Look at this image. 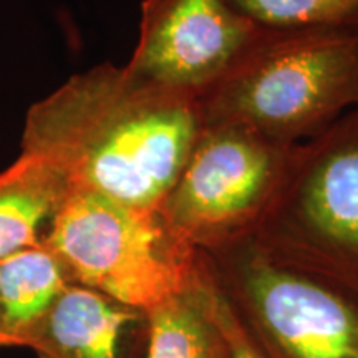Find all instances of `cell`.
Instances as JSON below:
<instances>
[{
  "label": "cell",
  "instance_id": "obj_5",
  "mask_svg": "<svg viewBox=\"0 0 358 358\" xmlns=\"http://www.w3.org/2000/svg\"><path fill=\"white\" fill-rule=\"evenodd\" d=\"M237 279L268 358H358L355 289L264 252H250Z\"/></svg>",
  "mask_w": 358,
  "mask_h": 358
},
{
  "label": "cell",
  "instance_id": "obj_14",
  "mask_svg": "<svg viewBox=\"0 0 358 358\" xmlns=\"http://www.w3.org/2000/svg\"><path fill=\"white\" fill-rule=\"evenodd\" d=\"M0 327H2V322H0Z\"/></svg>",
  "mask_w": 358,
  "mask_h": 358
},
{
  "label": "cell",
  "instance_id": "obj_4",
  "mask_svg": "<svg viewBox=\"0 0 358 358\" xmlns=\"http://www.w3.org/2000/svg\"><path fill=\"white\" fill-rule=\"evenodd\" d=\"M287 155L248 129L209 127L161 203V216L191 248L222 243L266 209Z\"/></svg>",
  "mask_w": 358,
  "mask_h": 358
},
{
  "label": "cell",
  "instance_id": "obj_11",
  "mask_svg": "<svg viewBox=\"0 0 358 358\" xmlns=\"http://www.w3.org/2000/svg\"><path fill=\"white\" fill-rule=\"evenodd\" d=\"M70 284L64 267L43 241L0 261V348L37 320Z\"/></svg>",
  "mask_w": 358,
  "mask_h": 358
},
{
  "label": "cell",
  "instance_id": "obj_1",
  "mask_svg": "<svg viewBox=\"0 0 358 358\" xmlns=\"http://www.w3.org/2000/svg\"><path fill=\"white\" fill-rule=\"evenodd\" d=\"M198 100L100 66L73 77L29 110L22 153L66 187L140 209H159L198 141Z\"/></svg>",
  "mask_w": 358,
  "mask_h": 358
},
{
  "label": "cell",
  "instance_id": "obj_3",
  "mask_svg": "<svg viewBox=\"0 0 358 358\" xmlns=\"http://www.w3.org/2000/svg\"><path fill=\"white\" fill-rule=\"evenodd\" d=\"M48 222L42 241L70 284L143 313L185 290L201 267L196 249L169 229L159 209L66 187Z\"/></svg>",
  "mask_w": 358,
  "mask_h": 358
},
{
  "label": "cell",
  "instance_id": "obj_8",
  "mask_svg": "<svg viewBox=\"0 0 358 358\" xmlns=\"http://www.w3.org/2000/svg\"><path fill=\"white\" fill-rule=\"evenodd\" d=\"M141 319L136 308L66 284L37 320L13 335L10 347L30 348L37 358H120L123 330Z\"/></svg>",
  "mask_w": 358,
  "mask_h": 358
},
{
  "label": "cell",
  "instance_id": "obj_13",
  "mask_svg": "<svg viewBox=\"0 0 358 358\" xmlns=\"http://www.w3.org/2000/svg\"><path fill=\"white\" fill-rule=\"evenodd\" d=\"M217 313L229 345L231 358H268L221 287L217 295Z\"/></svg>",
  "mask_w": 358,
  "mask_h": 358
},
{
  "label": "cell",
  "instance_id": "obj_15",
  "mask_svg": "<svg viewBox=\"0 0 358 358\" xmlns=\"http://www.w3.org/2000/svg\"><path fill=\"white\" fill-rule=\"evenodd\" d=\"M357 34H358V32H357Z\"/></svg>",
  "mask_w": 358,
  "mask_h": 358
},
{
  "label": "cell",
  "instance_id": "obj_2",
  "mask_svg": "<svg viewBox=\"0 0 358 358\" xmlns=\"http://www.w3.org/2000/svg\"><path fill=\"white\" fill-rule=\"evenodd\" d=\"M198 101L201 122L236 127L285 146L325 131L358 106V34L264 32Z\"/></svg>",
  "mask_w": 358,
  "mask_h": 358
},
{
  "label": "cell",
  "instance_id": "obj_9",
  "mask_svg": "<svg viewBox=\"0 0 358 358\" xmlns=\"http://www.w3.org/2000/svg\"><path fill=\"white\" fill-rule=\"evenodd\" d=\"M217 295L216 279L201 262L185 290L145 313L146 358H231Z\"/></svg>",
  "mask_w": 358,
  "mask_h": 358
},
{
  "label": "cell",
  "instance_id": "obj_10",
  "mask_svg": "<svg viewBox=\"0 0 358 358\" xmlns=\"http://www.w3.org/2000/svg\"><path fill=\"white\" fill-rule=\"evenodd\" d=\"M66 185L42 159L27 153L0 173V261L42 241Z\"/></svg>",
  "mask_w": 358,
  "mask_h": 358
},
{
  "label": "cell",
  "instance_id": "obj_12",
  "mask_svg": "<svg viewBox=\"0 0 358 358\" xmlns=\"http://www.w3.org/2000/svg\"><path fill=\"white\" fill-rule=\"evenodd\" d=\"M264 32H358V0H229Z\"/></svg>",
  "mask_w": 358,
  "mask_h": 358
},
{
  "label": "cell",
  "instance_id": "obj_7",
  "mask_svg": "<svg viewBox=\"0 0 358 358\" xmlns=\"http://www.w3.org/2000/svg\"><path fill=\"white\" fill-rule=\"evenodd\" d=\"M261 34L229 0H145L127 70L148 83L191 93L221 78Z\"/></svg>",
  "mask_w": 358,
  "mask_h": 358
},
{
  "label": "cell",
  "instance_id": "obj_6",
  "mask_svg": "<svg viewBox=\"0 0 358 358\" xmlns=\"http://www.w3.org/2000/svg\"><path fill=\"white\" fill-rule=\"evenodd\" d=\"M268 209L284 213L312 244L315 271L358 292V108L287 155Z\"/></svg>",
  "mask_w": 358,
  "mask_h": 358
}]
</instances>
